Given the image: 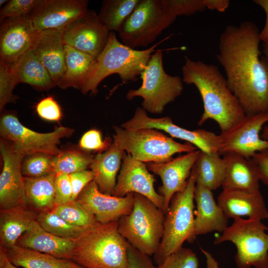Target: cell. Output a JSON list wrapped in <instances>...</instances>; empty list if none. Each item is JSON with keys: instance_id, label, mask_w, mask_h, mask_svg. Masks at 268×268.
<instances>
[{"instance_id": "6da1fadb", "label": "cell", "mask_w": 268, "mask_h": 268, "mask_svg": "<svg viewBox=\"0 0 268 268\" xmlns=\"http://www.w3.org/2000/svg\"><path fill=\"white\" fill-rule=\"evenodd\" d=\"M260 33L245 21L227 25L219 39L216 58L246 115L268 112V60L261 55Z\"/></svg>"}, {"instance_id": "7a4b0ae2", "label": "cell", "mask_w": 268, "mask_h": 268, "mask_svg": "<svg viewBox=\"0 0 268 268\" xmlns=\"http://www.w3.org/2000/svg\"><path fill=\"white\" fill-rule=\"evenodd\" d=\"M185 59L182 67L183 82L194 84L203 102L204 110L198 125L212 119L224 132L243 119L246 114L218 68L187 56Z\"/></svg>"}, {"instance_id": "3957f363", "label": "cell", "mask_w": 268, "mask_h": 268, "mask_svg": "<svg viewBox=\"0 0 268 268\" xmlns=\"http://www.w3.org/2000/svg\"><path fill=\"white\" fill-rule=\"evenodd\" d=\"M72 261L84 268H128V242L118 230V221L97 222L77 239Z\"/></svg>"}, {"instance_id": "277c9868", "label": "cell", "mask_w": 268, "mask_h": 268, "mask_svg": "<svg viewBox=\"0 0 268 268\" xmlns=\"http://www.w3.org/2000/svg\"><path fill=\"white\" fill-rule=\"evenodd\" d=\"M162 41L149 48L137 50L121 43L114 32H110L107 44L96 59L89 75L80 90L83 94L95 95L100 83L108 76L117 74L123 83L135 81Z\"/></svg>"}, {"instance_id": "5b68a950", "label": "cell", "mask_w": 268, "mask_h": 268, "mask_svg": "<svg viewBox=\"0 0 268 268\" xmlns=\"http://www.w3.org/2000/svg\"><path fill=\"white\" fill-rule=\"evenodd\" d=\"M195 176L192 171L185 188L172 197L165 214L164 229L160 245L154 255L157 265L181 249L185 241L194 242Z\"/></svg>"}, {"instance_id": "8992f818", "label": "cell", "mask_w": 268, "mask_h": 268, "mask_svg": "<svg viewBox=\"0 0 268 268\" xmlns=\"http://www.w3.org/2000/svg\"><path fill=\"white\" fill-rule=\"evenodd\" d=\"M134 196L132 211L118 220L119 231L134 248L154 255L162 238L165 213L147 198L138 194Z\"/></svg>"}, {"instance_id": "52a82bcc", "label": "cell", "mask_w": 268, "mask_h": 268, "mask_svg": "<svg viewBox=\"0 0 268 268\" xmlns=\"http://www.w3.org/2000/svg\"><path fill=\"white\" fill-rule=\"evenodd\" d=\"M113 141L134 159L142 162L163 163L178 153L198 148L189 142H177L156 129H128L114 126Z\"/></svg>"}, {"instance_id": "ba28073f", "label": "cell", "mask_w": 268, "mask_h": 268, "mask_svg": "<svg viewBox=\"0 0 268 268\" xmlns=\"http://www.w3.org/2000/svg\"><path fill=\"white\" fill-rule=\"evenodd\" d=\"M140 77L141 86L137 89H130L126 97L128 100L136 97L142 98V108L152 114H161L168 104L181 95L184 89L182 79L179 76H172L164 70L161 49L151 55Z\"/></svg>"}, {"instance_id": "9c48e42d", "label": "cell", "mask_w": 268, "mask_h": 268, "mask_svg": "<svg viewBox=\"0 0 268 268\" xmlns=\"http://www.w3.org/2000/svg\"><path fill=\"white\" fill-rule=\"evenodd\" d=\"M176 18L169 12L163 0H139L123 24L119 35L122 43L131 48L147 47Z\"/></svg>"}, {"instance_id": "30bf717a", "label": "cell", "mask_w": 268, "mask_h": 268, "mask_svg": "<svg viewBox=\"0 0 268 268\" xmlns=\"http://www.w3.org/2000/svg\"><path fill=\"white\" fill-rule=\"evenodd\" d=\"M268 227L261 220L234 219L232 224L216 238L214 244L225 241L233 243L237 248L235 256L237 268H268Z\"/></svg>"}, {"instance_id": "8fae6325", "label": "cell", "mask_w": 268, "mask_h": 268, "mask_svg": "<svg viewBox=\"0 0 268 268\" xmlns=\"http://www.w3.org/2000/svg\"><path fill=\"white\" fill-rule=\"evenodd\" d=\"M73 133V129L63 126L49 133L36 132L22 125L11 111L3 112L0 117L1 138L9 141L13 149L24 157L36 153L58 155L61 151L58 147L61 139Z\"/></svg>"}, {"instance_id": "7c38bea8", "label": "cell", "mask_w": 268, "mask_h": 268, "mask_svg": "<svg viewBox=\"0 0 268 268\" xmlns=\"http://www.w3.org/2000/svg\"><path fill=\"white\" fill-rule=\"evenodd\" d=\"M268 123V112L246 115L233 127L221 132L218 153L235 152L251 159L257 152L268 149V139H263L260 134Z\"/></svg>"}, {"instance_id": "4fadbf2b", "label": "cell", "mask_w": 268, "mask_h": 268, "mask_svg": "<svg viewBox=\"0 0 268 268\" xmlns=\"http://www.w3.org/2000/svg\"><path fill=\"white\" fill-rule=\"evenodd\" d=\"M128 129L151 128L160 130L177 138L189 142L201 151L218 152L220 146V135L204 129L189 130L175 124L169 117L154 118L149 117L146 111L138 107L133 117L122 124Z\"/></svg>"}, {"instance_id": "5bb4252c", "label": "cell", "mask_w": 268, "mask_h": 268, "mask_svg": "<svg viewBox=\"0 0 268 268\" xmlns=\"http://www.w3.org/2000/svg\"><path fill=\"white\" fill-rule=\"evenodd\" d=\"M87 0H39L26 17L37 31L56 29L63 32L88 10Z\"/></svg>"}, {"instance_id": "9a60e30c", "label": "cell", "mask_w": 268, "mask_h": 268, "mask_svg": "<svg viewBox=\"0 0 268 268\" xmlns=\"http://www.w3.org/2000/svg\"><path fill=\"white\" fill-rule=\"evenodd\" d=\"M62 33L65 45L96 59L107 44L110 31L95 11L88 10Z\"/></svg>"}, {"instance_id": "2e32d148", "label": "cell", "mask_w": 268, "mask_h": 268, "mask_svg": "<svg viewBox=\"0 0 268 268\" xmlns=\"http://www.w3.org/2000/svg\"><path fill=\"white\" fill-rule=\"evenodd\" d=\"M0 151L3 162L0 175V209L27 206L24 177L21 170L24 157L13 149L9 141L2 138Z\"/></svg>"}, {"instance_id": "e0dca14e", "label": "cell", "mask_w": 268, "mask_h": 268, "mask_svg": "<svg viewBox=\"0 0 268 268\" xmlns=\"http://www.w3.org/2000/svg\"><path fill=\"white\" fill-rule=\"evenodd\" d=\"M122 161L113 195L124 197L130 193L140 194L163 211V197L156 192L154 187L155 179L146 164L129 154H125Z\"/></svg>"}, {"instance_id": "ac0fdd59", "label": "cell", "mask_w": 268, "mask_h": 268, "mask_svg": "<svg viewBox=\"0 0 268 268\" xmlns=\"http://www.w3.org/2000/svg\"><path fill=\"white\" fill-rule=\"evenodd\" d=\"M0 21V61L12 67L32 49L37 31L26 16Z\"/></svg>"}, {"instance_id": "d6986e66", "label": "cell", "mask_w": 268, "mask_h": 268, "mask_svg": "<svg viewBox=\"0 0 268 268\" xmlns=\"http://www.w3.org/2000/svg\"><path fill=\"white\" fill-rule=\"evenodd\" d=\"M201 150H197L163 163H146L148 170L158 175L162 185L160 194L164 198L163 211L166 212L173 196L183 191L187 184L193 166Z\"/></svg>"}, {"instance_id": "ffe728a7", "label": "cell", "mask_w": 268, "mask_h": 268, "mask_svg": "<svg viewBox=\"0 0 268 268\" xmlns=\"http://www.w3.org/2000/svg\"><path fill=\"white\" fill-rule=\"evenodd\" d=\"M76 200L95 216L99 223L105 224L118 221L130 214L134 207V193L124 197L105 194L93 180L83 189Z\"/></svg>"}, {"instance_id": "44dd1931", "label": "cell", "mask_w": 268, "mask_h": 268, "mask_svg": "<svg viewBox=\"0 0 268 268\" xmlns=\"http://www.w3.org/2000/svg\"><path fill=\"white\" fill-rule=\"evenodd\" d=\"M63 33L56 29L37 31L32 51L46 68L56 86L66 70Z\"/></svg>"}, {"instance_id": "7402d4cb", "label": "cell", "mask_w": 268, "mask_h": 268, "mask_svg": "<svg viewBox=\"0 0 268 268\" xmlns=\"http://www.w3.org/2000/svg\"><path fill=\"white\" fill-rule=\"evenodd\" d=\"M217 203L228 219L244 216L261 220L268 219V210L260 191L223 190L217 198Z\"/></svg>"}, {"instance_id": "603a6c76", "label": "cell", "mask_w": 268, "mask_h": 268, "mask_svg": "<svg viewBox=\"0 0 268 268\" xmlns=\"http://www.w3.org/2000/svg\"><path fill=\"white\" fill-rule=\"evenodd\" d=\"M16 245L72 260L75 242V240L62 238L49 232L35 220L19 238Z\"/></svg>"}, {"instance_id": "cb8c5ba5", "label": "cell", "mask_w": 268, "mask_h": 268, "mask_svg": "<svg viewBox=\"0 0 268 268\" xmlns=\"http://www.w3.org/2000/svg\"><path fill=\"white\" fill-rule=\"evenodd\" d=\"M194 200L197 204V209L194 212L195 236L213 231L223 233L228 227V219L216 203L212 191L196 184Z\"/></svg>"}, {"instance_id": "d4e9b609", "label": "cell", "mask_w": 268, "mask_h": 268, "mask_svg": "<svg viewBox=\"0 0 268 268\" xmlns=\"http://www.w3.org/2000/svg\"><path fill=\"white\" fill-rule=\"evenodd\" d=\"M223 158L226 167L223 190L260 191V173L257 165L252 159L235 152L226 153Z\"/></svg>"}, {"instance_id": "484cf974", "label": "cell", "mask_w": 268, "mask_h": 268, "mask_svg": "<svg viewBox=\"0 0 268 268\" xmlns=\"http://www.w3.org/2000/svg\"><path fill=\"white\" fill-rule=\"evenodd\" d=\"M38 213L27 206L0 210V248L5 251L16 245L19 238L36 220Z\"/></svg>"}, {"instance_id": "4316f807", "label": "cell", "mask_w": 268, "mask_h": 268, "mask_svg": "<svg viewBox=\"0 0 268 268\" xmlns=\"http://www.w3.org/2000/svg\"><path fill=\"white\" fill-rule=\"evenodd\" d=\"M125 152L113 141L109 148L93 158L89 168L99 190L105 194L113 195L116 177Z\"/></svg>"}, {"instance_id": "83f0119b", "label": "cell", "mask_w": 268, "mask_h": 268, "mask_svg": "<svg viewBox=\"0 0 268 268\" xmlns=\"http://www.w3.org/2000/svg\"><path fill=\"white\" fill-rule=\"evenodd\" d=\"M66 70L57 85L65 89L81 90L94 65L96 59L67 45L65 46Z\"/></svg>"}, {"instance_id": "f1b7e54d", "label": "cell", "mask_w": 268, "mask_h": 268, "mask_svg": "<svg viewBox=\"0 0 268 268\" xmlns=\"http://www.w3.org/2000/svg\"><path fill=\"white\" fill-rule=\"evenodd\" d=\"M56 175L52 172L39 177H24L27 205L38 213L51 210L55 206Z\"/></svg>"}, {"instance_id": "f546056e", "label": "cell", "mask_w": 268, "mask_h": 268, "mask_svg": "<svg viewBox=\"0 0 268 268\" xmlns=\"http://www.w3.org/2000/svg\"><path fill=\"white\" fill-rule=\"evenodd\" d=\"M12 68L18 83L28 84L40 91L48 90L56 86L49 72L31 49Z\"/></svg>"}, {"instance_id": "4dcf8cb0", "label": "cell", "mask_w": 268, "mask_h": 268, "mask_svg": "<svg viewBox=\"0 0 268 268\" xmlns=\"http://www.w3.org/2000/svg\"><path fill=\"white\" fill-rule=\"evenodd\" d=\"M5 251L8 260L17 267L79 268V265L72 260L59 258L49 254L24 248L17 245H15Z\"/></svg>"}, {"instance_id": "1f68e13d", "label": "cell", "mask_w": 268, "mask_h": 268, "mask_svg": "<svg viewBox=\"0 0 268 268\" xmlns=\"http://www.w3.org/2000/svg\"><path fill=\"white\" fill-rule=\"evenodd\" d=\"M192 171L195 174L196 184L211 191L222 186L226 171L223 157L218 152L201 151Z\"/></svg>"}, {"instance_id": "d6a6232c", "label": "cell", "mask_w": 268, "mask_h": 268, "mask_svg": "<svg viewBox=\"0 0 268 268\" xmlns=\"http://www.w3.org/2000/svg\"><path fill=\"white\" fill-rule=\"evenodd\" d=\"M139 0H104L98 14L101 22L110 32H119Z\"/></svg>"}, {"instance_id": "836d02e7", "label": "cell", "mask_w": 268, "mask_h": 268, "mask_svg": "<svg viewBox=\"0 0 268 268\" xmlns=\"http://www.w3.org/2000/svg\"><path fill=\"white\" fill-rule=\"evenodd\" d=\"M93 158L88 153L77 149L61 150L54 156L52 161L53 172L56 175L70 174L86 170Z\"/></svg>"}, {"instance_id": "e575fe53", "label": "cell", "mask_w": 268, "mask_h": 268, "mask_svg": "<svg viewBox=\"0 0 268 268\" xmlns=\"http://www.w3.org/2000/svg\"><path fill=\"white\" fill-rule=\"evenodd\" d=\"M36 220L43 228L49 232L71 240L78 239L88 228L72 224L51 210L38 213Z\"/></svg>"}, {"instance_id": "d590c367", "label": "cell", "mask_w": 268, "mask_h": 268, "mask_svg": "<svg viewBox=\"0 0 268 268\" xmlns=\"http://www.w3.org/2000/svg\"><path fill=\"white\" fill-rule=\"evenodd\" d=\"M51 211L67 222L84 228L98 222L95 216L76 200L55 205Z\"/></svg>"}, {"instance_id": "8d00e7d4", "label": "cell", "mask_w": 268, "mask_h": 268, "mask_svg": "<svg viewBox=\"0 0 268 268\" xmlns=\"http://www.w3.org/2000/svg\"><path fill=\"white\" fill-rule=\"evenodd\" d=\"M53 156L43 153H36L26 156L21 164L23 176L39 177L53 172Z\"/></svg>"}, {"instance_id": "74e56055", "label": "cell", "mask_w": 268, "mask_h": 268, "mask_svg": "<svg viewBox=\"0 0 268 268\" xmlns=\"http://www.w3.org/2000/svg\"><path fill=\"white\" fill-rule=\"evenodd\" d=\"M18 84L12 67L0 61V110L9 103H14L18 97L13 93Z\"/></svg>"}, {"instance_id": "f35d334b", "label": "cell", "mask_w": 268, "mask_h": 268, "mask_svg": "<svg viewBox=\"0 0 268 268\" xmlns=\"http://www.w3.org/2000/svg\"><path fill=\"white\" fill-rule=\"evenodd\" d=\"M156 268H199V260L192 250L182 247L166 257Z\"/></svg>"}, {"instance_id": "ab89813d", "label": "cell", "mask_w": 268, "mask_h": 268, "mask_svg": "<svg viewBox=\"0 0 268 268\" xmlns=\"http://www.w3.org/2000/svg\"><path fill=\"white\" fill-rule=\"evenodd\" d=\"M165 5L172 15L190 16L204 11V0H163Z\"/></svg>"}, {"instance_id": "60d3db41", "label": "cell", "mask_w": 268, "mask_h": 268, "mask_svg": "<svg viewBox=\"0 0 268 268\" xmlns=\"http://www.w3.org/2000/svg\"><path fill=\"white\" fill-rule=\"evenodd\" d=\"M39 0H10L1 8L0 20L6 18L26 16Z\"/></svg>"}, {"instance_id": "b9f144b4", "label": "cell", "mask_w": 268, "mask_h": 268, "mask_svg": "<svg viewBox=\"0 0 268 268\" xmlns=\"http://www.w3.org/2000/svg\"><path fill=\"white\" fill-rule=\"evenodd\" d=\"M112 143L110 139L103 140L99 131L91 129L82 136L79 142V146L85 150L102 152L107 150Z\"/></svg>"}, {"instance_id": "7bdbcfd3", "label": "cell", "mask_w": 268, "mask_h": 268, "mask_svg": "<svg viewBox=\"0 0 268 268\" xmlns=\"http://www.w3.org/2000/svg\"><path fill=\"white\" fill-rule=\"evenodd\" d=\"M38 115L42 119L50 121H59L62 113L60 106L52 96L42 99L36 105Z\"/></svg>"}, {"instance_id": "ee69618b", "label": "cell", "mask_w": 268, "mask_h": 268, "mask_svg": "<svg viewBox=\"0 0 268 268\" xmlns=\"http://www.w3.org/2000/svg\"><path fill=\"white\" fill-rule=\"evenodd\" d=\"M72 188L68 174L56 175L55 181V205L68 202L71 201Z\"/></svg>"}, {"instance_id": "f6af8a7d", "label": "cell", "mask_w": 268, "mask_h": 268, "mask_svg": "<svg viewBox=\"0 0 268 268\" xmlns=\"http://www.w3.org/2000/svg\"><path fill=\"white\" fill-rule=\"evenodd\" d=\"M72 188L71 201L76 200L83 189L94 180V175L91 170H83L69 174Z\"/></svg>"}, {"instance_id": "bcb514c9", "label": "cell", "mask_w": 268, "mask_h": 268, "mask_svg": "<svg viewBox=\"0 0 268 268\" xmlns=\"http://www.w3.org/2000/svg\"><path fill=\"white\" fill-rule=\"evenodd\" d=\"M128 268H156L149 256L142 253L130 244L128 249Z\"/></svg>"}, {"instance_id": "7dc6e473", "label": "cell", "mask_w": 268, "mask_h": 268, "mask_svg": "<svg viewBox=\"0 0 268 268\" xmlns=\"http://www.w3.org/2000/svg\"><path fill=\"white\" fill-rule=\"evenodd\" d=\"M251 159L258 166L261 181L268 185V149L257 152Z\"/></svg>"}, {"instance_id": "c3c4849f", "label": "cell", "mask_w": 268, "mask_h": 268, "mask_svg": "<svg viewBox=\"0 0 268 268\" xmlns=\"http://www.w3.org/2000/svg\"><path fill=\"white\" fill-rule=\"evenodd\" d=\"M254 2L260 6L266 14V22L263 30L260 33L261 41L268 43V0H255Z\"/></svg>"}, {"instance_id": "681fc988", "label": "cell", "mask_w": 268, "mask_h": 268, "mask_svg": "<svg viewBox=\"0 0 268 268\" xmlns=\"http://www.w3.org/2000/svg\"><path fill=\"white\" fill-rule=\"evenodd\" d=\"M206 8L224 12L228 7L230 1L228 0H204Z\"/></svg>"}, {"instance_id": "f907efd6", "label": "cell", "mask_w": 268, "mask_h": 268, "mask_svg": "<svg viewBox=\"0 0 268 268\" xmlns=\"http://www.w3.org/2000/svg\"><path fill=\"white\" fill-rule=\"evenodd\" d=\"M0 268H18L7 258L5 251L0 248Z\"/></svg>"}, {"instance_id": "816d5d0a", "label": "cell", "mask_w": 268, "mask_h": 268, "mask_svg": "<svg viewBox=\"0 0 268 268\" xmlns=\"http://www.w3.org/2000/svg\"><path fill=\"white\" fill-rule=\"evenodd\" d=\"M261 134V137L264 139H268V123L263 128Z\"/></svg>"}, {"instance_id": "f5cc1de1", "label": "cell", "mask_w": 268, "mask_h": 268, "mask_svg": "<svg viewBox=\"0 0 268 268\" xmlns=\"http://www.w3.org/2000/svg\"><path fill=\"white\" fill-rule=\"evenodd\" d=\"M263 53L264 55L266 57L268 60V43H263Z\"/></svg>"}, {"instance_id": "db71d44e", "label": "cell", "mask_w": 268, "mask_h": 268, "mask_svg": "<svg viewBox=\"0 0 268 268\" xmlns=\"http://www.w3.org/2000/svg\"><path fill=\"white\" fill-rule=\"evenodd\" d=\"M8 1V0H0V6H1V5L4 3H6Z\"/></svg>"}, {"instance_id": "11a10c76", "label": "cell", "mask_w": 268, "mask_h": 268, "mask_svg": "<svg viewBox=\"0 0 268 268\" xmlns=\"http://www.w3.org/2000/svg\"><path fill=\"white\" fill-rule=\"evenodd\" d=\"M213 268H218L217 267V265H216L214 266Z\"/></svg>"}, {"instance_id": "9f6ffc18", "label": "cell", "mask_w": 268, "mask_h": 268, "mask_svg": "<svg viewBox=\"0 0 268 268\" xmlns=\"http://www.w3.org/2000/svg\"><path fill=\"white\" fill-rule=\"evenodd\" d=\"M79 268H83V267H81V266H80L79 265Z\"/></svg>"}, {"instance_id": "6f0895ef", "label": "cell", "mask_w": 268, "mask_h": 268, "mask_svg": "<svg viewBox=\"0 0 268 268\" xmlns=\"http://www.w3.org/2000/svg\"><path fill=\"white\" fill-rule=\"evenodd\" d=\"M207 253V252H205V251L203 252V253L204 254V255H205V254ZM208 253V252H207Z\"/></svg>"}]
</instances>
